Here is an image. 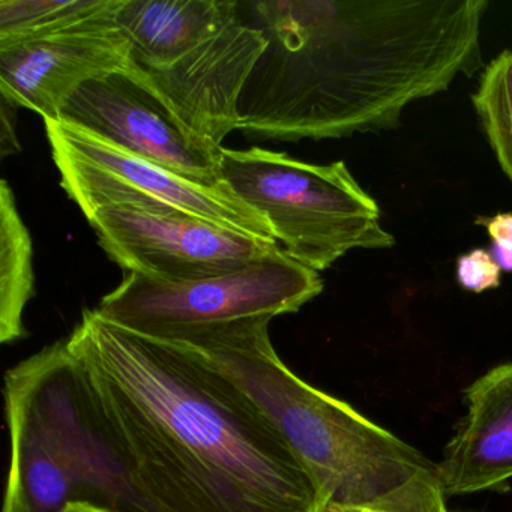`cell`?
<instances>
[{
	"label": "cell",
	"mask_w": 512,
	"mask_h": 512,
	"mask_svg": "<svg viewBox=\"0 0 512 512\" xmlns=\"http://www.w3.org/2000/svg\"><path fill=\"white\" fill-rule=\"evenodd\" d=\"M467 415L437 464L449 496L493 490L512 478V362L467 388Z\"/></svg>",
	"instance_id": "7c38bea8"
},
{
	"label": "cell",
	"mask_w": 512,
	"mask_h": 512,
	"mask_svg": "<svg viewBox=\"0 0 512 512\" xmlns=\"http://www.w3.org/2000/svg\"><path fill=\"white\" fill-rule=\"evenodd\" d=\"M265 50L239 130L340 139L400 124L409 104L482 68L485 0H275L250 4Z\"/></svg>",
	"instance_id": "7a4b0ae2"
},
{
	"label": "cell",
	"mask_w": 512,
	"mask_h": 512,
	"mask_svg": "<svg viewBox=\"0 0 512 512\" xmlns=\"http://www.w3.org/2000/svg\"><path fill=\"white\" fill-rule=\"evenodd\" d=\"M61 122L196 184L223 185V146L188 127L133 59L127 68L83 85L65 104Z\"/></svg>",
	"instance_id": "ba28073f"
},
{
	"label": "cell",
	"mask_w": 512,
	"mask_h": 512,
	"mask_svg": "<svg viewBox=\"0 0 512 512\" xmlns=\"http://www.w3.org/2000/svg\"><path fill=\"white\" fill-rule=\"evenodd\" d=\"M322 290L319 272L280 250L241 271L188 283L130 272L95 310L137 334L176 341L212 326L296 313Z\"/></svg>",
	"instance_id": "8992f818"
},
{
	"label": "cell",
	"mask_w": 512,
	"mask_h": 512,
	"mask_svg": "<svg viewBox=\"0 0 512 512\" xmlns=\"http://www.w3.org/2000/svg\"><path fill=\"white\" fill-rule=\"evenodd\" d=\"M88 221L107 256L128 274L166 283L232 274L283 250L193 215L103 208Z\"/></svg>",
	"instance_id": "9c48e42d"
},
{
	"label": "cell",
	"mask_w": 512,
	"mask_h": 512,
	"mask_svg": "<svg viewBox=\"0 0 512 512\" xmlns=\"http://www.w3.org/2000/svg\"><path fill=\"white\" fill-rule=\"evenodd\" d=\"M239 10L233 0H122L115 22L134 64L163 68L239 19Z\"/></svg>",
	"instance_id": "4fadbf2b"
},
{
	"label": "cell",
	"mask_w": 512,
	"mask_h": 512,
	"mask_svg": "<svg viewBox=\"0 0 512 512\" xmlns=\"http://www.w3.org/2000/svg\"><path fill=\"white\" fill-rule=\"evenodd\" d=\"M325 512H368V511H359V509L335 508V506H328V508L325 509Z\"/></svg>",
	"instance_id": "44dd1931"
},
{
	"label": "cell",
	"mask_w": 512,
	"mask_h": 512,
	"mask_svg": "<svg viewBox=\"0 0 512 512\" xmlns=\"http://www.w3.org/2000/svg\"><path fill=\"white\" fill-rule=\"evenodd\" d=\"M323 512H325V511H323Z\"/></svg>",
	"instance_id": "7402d4cb"
},
{
	"label": "cell",
	"mask_w": 512,
	"mask_h": 512,
	"mask_svg": "<svg viewBox=\"0 0 512 512\" xmlns=\"http://www.w3.org/2000/svg\"><path fill=\"white\" fill-rule=\"evenodd\" d=\"M266 44L262 31L239 17L167 67L136 65L188 127L221 146L241 127L239 98Z\"/></svg>",
	"instance_id": "8fae6325"
},
{
	"label": "cell",
	"mask_w": 512,
	"mask_h": 512,
	"mask_svg": "<svg viewBox=\"0 0 512 512\" xmlns=\"http://www.w3.org/2000/svg\"><path fill=\"white\" fill-rule=\"evenodd\" d=\"M487 229L493 247H491V256L496 260L497 265L502 271L512 272V214L511 212H502L491 218H481L476 221Z\"/></svg>",
	"instance_id": "ac0fdd59"
},
{
	"label": "cell",
	"mask_w": 512,
	"mask_h": 512,
	"mask_svg": "<svg viewBox=\"0 0 512 512\" xmlns=\"http://www.w3.org/2000/svg\"><path fill=\"white\" fill-rule=\"evenodd\" d=\"M61 512H119L110 506L98 505V503L91 502V500L80 499L68 502Z\"/></svg>",
	"instance_id": "ffe728a7"
},
{
	"label": "cell",
	"mask_w": 512,
	"mask_h": 512,
	"mask_svg": "<svg viewBox=\"0 0 512 512\" xmlns=\"http://www.w3.org/2000/svg\"><path fill=\"white\" fill-rule=\"evenodd\" d=\"M16 107L2 98V127H0V155L2 158L20 152L16 136Z\"/></svg>",
	"instance_id": "d6986e66"
},
{
	"label": "cell",
	"mask_w": 512,
	"mask_h": 512,
	"mask_svg": "<svg viewBox=\"0 0 512 512\" xmlns=\"http://www.w3.org/2000/svg\"><path fill=\"white\" fill-rule=\"evenodd\" d=\"M86 406L139 512H323L280 431L193 347L86 310L67 338Z\"/></svg>",
	"instance_id": "6da1fadb"
},
{
	"label": "cell",
	"mask_w": 512,
	"mask_h": 512,
	"mask_svg": "<svg viewBox=\"0 0 512 512\" xmlns=\"http://www.w3.org/2000/svg\"><path fill=\"white\" fill-rule=\"evenodd\" d=\"M11 460L2 512H61L80 494L130 505L62 340L5 377Z\"/></svg>",
	"instance_id": "277c9868"
},
{
	"label": "cell",
	"mask_w": 512,
	"mask_h": 512,
	"mask_svg": "<svg viewBox=\"0 0 512 512\" xmlns=\"http://www.w3.org/2000/svg\"><path fill=\"white\" fill-rule=\"evenodd\" d=\"M122 0H0V49L115 16Z\"/></svg>",
	"instance_id": "9a60e30c"
},
{
	"label": "cell",
	"mask_w": 512,
	"mask_h": 512,
	"mask_svg": "<svg viewBox=\"0 0 512 512\" xmlns=\"http://www.w3.org/2000/svg\"><path fill=\"white\" fill-rule=\"evenodd\" d=\"M115 16L77 31L2 47V98L16 109L40 113L44 121H61L65 104L83 85L131 64V46Z\"/></svg>",
	"instance_id": "30bf717a"
},
{
	"label": "cell",
	"mask_w": 512,
	"mask_h": 512,
	"mask_svg": "<svg viewBox=\"0 0 512 512\" xmlns=\"http://www.w3.org/2000/svg\"><path fill=\"white\" fill-rule=\"evenodd\" d=\"M272 317H251L176 340L205 356L262 410L328 506L368 512H449L437 464L296 376L269 338Z\"/></svg>",
	"instance_id": "3957f363"
},
{
	"label": "cell",
	"mask_w": 512,
	"mask_h": 512,
	"mask_svg": "<svg viewBox=\"0 0 512 512\" xmlns=\"http://www.w3.org/2000/svg\"><path fill=\"white\" fill-rule=\"evenodd\" d=\"M500 272L490 251L475 248L458 257L457 280L464 290L482 293L485 290L497 289L500 286Z\"/></svg>",
	"instance_id": "e0dca14e"
},
{
	"label": "cell",
	"mask_w": 512,
	"mask_h": 512,
	"mask_svg": "<svg viewBox=\"0 0 512 512\" xmlns=\"http://www.w3.org/2000/svg\"><path fill=\"white\" fill-rule=\"evenodd\" d=\"M35 296L32 239L7 181L0 184V341L26 337V305Z\"/></svg>",
	"instance_id": "5bb4252c"
},
{
	"label": "cell",
	"mask_w": 512,
	"mask_h": 512,
	"mask_svg": "<svg viewBox=\"0 0 512 512\" xmlns=\"http://www.w3.org/2000/svg\"><path fill=\"white\" fill-rule=\"evenodd\" d=\"M220 173L236 199L265 218L284 253L313 271L331 268L356 248L395 244L376 200L343 161L316 166L266 149L223 148Z\"/></svg>",
	"instance_id": "5b68a950"
},
{
	"label": "cell",
	"mask_w": 512,
	"mask_h": 512,
	"mask_svg": "<svg viewBox=\"0 0 512 512\" xmlns=\"http://www.w3.org/2000/svg\"><path fill=\"white\" fill-rule=\"evenodd\" d=\"M44 122L62 188L86 218L103 208L193 215L277 242L265 218L236 199L226 185L196 184L65 122Z\"/></svg>",
	"instance_id": "52a82bcc"
},
{
	"label": "cell",
	"mask_w": 512,
	"mask_h": 512,
	"mask_svg": "<svg viewBox=\"0 0 512 512\" xmlns=\"http://www.w3.org/2000/svg\"><path fill=\"white\" fill-rule=\"evenodd\" d=\"M473 107L505 175L512 182V52L505 50L482 71Z\"/></svg>",
	"instance_id": "2e32d148"
}]
</instances>
